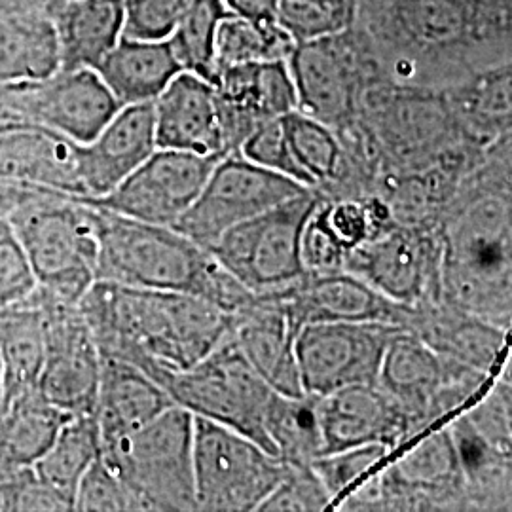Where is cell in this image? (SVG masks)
Wrapping results in <instances>:
<instances>
[{
    "label": "cell",
    "mask_w": 512,
    "mask_h": 512,
    "mask_svg": "<svg viewBox=\"0 0 512 512\" xmlns=\"http://www.w3.org/2000/svg\"><path fill=\"white\" fill-rule=\"evenodd\" d=\"M52 21L59 69H97L124 37V0H69Z\"/></svg>",
    "instance_id": "30"
},
{
    "label": "cell",
    "mask_w": 512,
    "mask_h": 512,
    "mask_svg": "<svg viewBox=\"0 0 512 512\" xmlns=\"http://www.w3.org/2000/svg\"><path fill=\"white\" fill-rule=\"evenodd\" d=\"M490 374L429 348L410 330L389 340L376 385L403 412L410 439L452 414L488 384Z\"/></svg>",
    "instance_id": "8"
},
{
    "label": "cell",
    "mask_w": 512,
    "mask_h": 512,
    "mask_svg": "<svg viewBox=\"0 0 512 512\" xmlns=\"http://www.w3.org/2000/svg\"><path fill=\"white\" fill-rule=\"evenodd\" d=\"M156 384L192 416L230 427L272 454L264 418L274 389L256 374L228 336L200 363L164 374Z\"/></svg>",
    "instance_id": "9"
},
{
    "label": "cell",
    "mask_w": 512,
    "mask_h": 512,
    "mask_svg": "<svg viewBox=\"0 0 512 512\" xmlns=\"http://www.w3.org/2000/svg\"><path fill=\"white\" fill-rule=\"evenodd\" d=\"M296 327L272 293L255 298L230 315L228 338L256 374L283 395H304L294 355Z\"/></svg>",
    "instance_id": "22"
},
{
    "label": "cell",
    "mask_w": 512,
    "mask_h": 512,
    "mask_svg": "<svg viewBox=\"0 0 512 512\" xmlns=\"http://www.w3.org/2000/svg\"><path fill=\"white\" fill-rule=\"evenodd\" d=\"M188 0H124V37L169 40L177 31Z\"/></svg>",
    "instance_id": "45"
},
{
    "label": "cell",
    "mask_w": 512,
    "mask_h": 512,
    "mask_svg": "<svg viewBox=\"0 0 512 512\" xmlns=\"http://www.w3.org/2000/svg\"><path fill=\"white\" fill-rule=\"evenodd\" d=\"M46 315V357L40 393L57 408L76 414L95 406L101 353L78 306L63 304L38 291Z\"/></svg>",
    "instance_id": "18"
},
{
    "label": "cell",
    "mask_w": 512,
    "mask_h": 512,
    "mask_svg": "<svg viewBox=\"0 0 512 512\" xmlns=\"http://www.w3.org/2000/svg\"><path fill=\"white\" fill-rule=\"evenodd\" d=\"M37 287V277L14 230L0 236V310L29 298Z\"/></svg>",
    "instance_id": "47"
},
{
    "label": "cell",
    "mask_w": 512,
    "mask_h": 512,
    "mask_svg": "<svg viewBox=\"0 0 512 512\" xmlns=\"http://www.w3.org/2000/svg\"><path fill=\"white\" fill-rule=\"evenodd\" d=\"M230 16L249 19L256 23H274L277 21L279 0H222Z\"/></svg>",
    "instance_id": "49"
},
{
    "label": "cell",
    "mask_w": 512,
    "mask_h": 512,
    "mask_svg": "<svg viewBox=\"0 0 512 512\" xmlns=\"http://www.w3.org/2000/svg\"><path fill=\"white\" fill-rule=\"evenodd\" d=\"M511 135L465 175L439 222L440 300L511 332Z\"/></svg>",
    "instance_id": "2"
},
{
    "label": "cell",
    "mask_w": 512,
    "mask_h": 512,
    "mask_svg": "<svg viewBox=\"0 0 512 512\" xmlns=\"http://www.w3.org/2000/svg\"><path fill=\"white\" fill-rule=\"evenodd\" d=\"M357 0H279L277 23L296 44L348 31Z\"/></svg>",
    "instance_id": "40"
},
{
    "label": "cell",
    "mask_w": 512,
    "mask_h": 512,
    "mask_svg": "<svg viewBox=\"0 0 512 512\" xmlns=\"http://www.w3.org/2000/svg\"><path fill=\"white\" fill-rule=\"evenodd\" d=\"M439 226L395 224L349 255L346 272L359 275L389 300L420 308L440 300Z\"/></svg>",
    "instance_id": "15"
},
{
    "label": "cell",
    "mask_w": 512,
    "mask_h": 512,
    "mask_svg": "<svg viewBox=\"0 0 512 512\" xmlns=\"http://www.w3.org/2000/svg\"><path fill=\"white\" fill-rule=\"evenodd\" d=\"M71 414L50 403L40 389L4 404L0 456L12 471L33 467L52 446Z\"/></svg>",
    "instance_id": "34"
},
{
    "label": "cell",
    "mask_w": 512,
    "mask_h": 512,
    "mask_svg": "<svg viewBox=\"0 0 512 512\" xmlns=\"http://www.w3.org/2000/svg\"><path fill=\"white\" fill-rule=\"evenodd\" d=\"M287 63L298 110L336 131L355 122L366 88L380 82L353 27L332 37L296 44Z\"/></svg>",
    "instance_id": "12"
},
{
    "label": "cell",
    "mask_w": 512,
    "mask_h": 512,
    "mask_svg": "<svg viewBox=\"0 0 512 512\" xmlns=\"http://www.w3.org/2000/svg\"><path fill=\"white\" fill-rule=\"evenodd\" d=\"M0 215L23 247L38 291L78 306L95 283L92 207L54 190L0 183Z\"/></svg>",
    "instance_id": "5"
},
{
    "label": "cell",
    "mask_w": 512,
    "mask_h": 512,
    "mask_svg": "<svg viewBox=\"0 0 512 512\" xmlns=\"http://www.w3.org/2000/svg\"><path fill=\"white\" fill-rule=\"evenodd\" d=\"M336 511H469L450 427L433 431L334 501Z\"/></svg>",
    "instance_id": "7"
},
{
    "label": "cell",
    "mask_w": 512,
    "mask_h": 512,
    "mask_svg": "<svg viewBox=\"0 0 512 512\" xmlns=\"http://www.w3.org/2000/svg\"><path fill=\"white\" fill-rule=\"evenodd\" d=\"M323 454L384 444L391 452L410 440L399 406L376 384L349 385L319 397Z\"/></svg>",
    "instance_id": "23"
},
{
    "label": "cell",
    "mask_w": 512,
    "mask_h": 512,
    "mask_svg": "<svg viewBox=\"0 0 512 512\" xmlns=\"http://www.w3.org/2000/svg\"><path fill=\"white\" fill-rule=\"evenodd\" d=\"M401 327L384 323H310L294 338L302 391L315 397L376 384L385 349Z\"/></svg>",
    "instance_id": "16"
},
{
    "label": "cell",
    "mask_w": 512,
    "mask_h": 512,
    "mask_svg": "<svg viewBox=\"0 0 512 512\" xmlns=\"http://www.w3.org/2000/svg\"><path fill=\"white\" fill-rule=\"evenodd\" d=\"M59 69L50 16L0 8V84L40 80Z\"/></svg>",
    "instance_id": "33"
},
{
    "label": "cell",
    "mask_w": 512,
    "mask_h": 512,
    "mask_svg": "<svg viewBox=\"0 0 512 512\" xmlns=\"http://www.w3.org/2000/svg\"><path fill=\"white\" fill-rule=\"evenodd\" d=\"M317 202L308 190L224 232L207 251L253 293H274L304 275L300 243Z\"/></svg>",
    "instance_id": "11"
},
{
    "label": "cell",
    "mask_w": 512,
    "mask_h": 512,
    "mask_svg": "<svg viewBox=\"0 0 512 512\" xmlns=\"http://www.w3.org/2000/svg\"><path fill=\"white\" fill-rule=\"evenodd\" d=\"M4 122L18 120L52 129L78 145L97 137L120 103L95 69H57L16 84H0Z\"/></svg>",
    "instance_id": "13"
},
{
    "label": "cell",
    "mask_w": 512,
    "mask_h": 512,
    "mask_svg": "<svg viewBox=\"0 0 512 512\" xmlns=\"http://www.w3.org/2000/svg\"><path fill=\"white\" fill-rule=\"evenodd\" d=\"M266 437L275 458L283 463L311 465L323 456L319 397L283 395L274 391L264 418Z\"/></svg>",
    "instance_id": "35"
},
{
    "label": "cell",
    "mask_w": 512,
    "mask_h": 512,
    "mask_svg": "<svg viewBox=\"0 0 512 512\" xmlns=\"http://www.w3.org/2000/svg\"><path fill=\"white\" fill-rule=\"evenodd\" d=\"M511 357H507V366L492 385L490 393L482 397L480 403L469 408L465 418L475 425L476 431L501 448L511 452L512 429V380Z\"/></svg>",
    "instance_id": "44"
},
{
    "label": "cell",
    "mask_w": 512,
    "mask_h": 512,
    "mask_svg": "<svg viewBox=\"0 0 512 512\" xmlns=\"http://www.w3.org/2000/svg\"><path fill=\"white\" fill-rule=\"evenodd\" d=\"M78 308L103 357L128 361L154 382L200 363L230 329V315L200 296L109 281H95Z\"/></svg>",
    "instance_id": "3"
},
{
    "label": "cell",
    "mask_w": 512,
    "mask_h": 512,
    "mask_svg": "<svg viewBox=\"0 0 512 512\" xmlns=\"http://www.w3.org/2000/svg\"><path fill=\"white\" fill-rule=\"evenodd\" d=\"M308 190L232 152L213 167L202 192L173 224V230L207 251L230 228Z\"/></svg>",
    "instance_id": "14"
},
{
    "label": "cell",
    "mask_w": 512,
    "mask_h": 512,
    "mask_svg": "<svg viewBox=\"0 0 512 512\" xmlns=\"http://www.w3.org/2000/svg\"><path fill=\"white\" fill-rule=\"evenodd\" d=\"M173 401L141 368L101 355L93 414L101 444L120 439L160 416Z\"/></svg>",
    "instance_id": "26"
},
{
    "label": "cell",
    "mask_w": 512,
    "mask_h": 512,
    "mask_svg": "<svg viewBox=\"0 0 512 512\" xmlns=\"http://www.w3.org/2000/svg\"><path fill=\"white\" fill-rule=\"evenodd\" d=\"M120 107L154 103L167 84L184 71L169 40H122L95 69Z\"/></svg>",
    "instance_id": "28"
},
{
    "label": "cell",
    "mask_w": 512,
    "mask_h": 512,
    "mask_svg": "<svg viewBox=\"0 0 512 512\" xmlns=\"http://www.w3.org/2000/svg\"><path fill=\"white\" fill-rule=\"evenodd\" d=\"M0 183L82 198L80 145L29 122H0Z\"/></svg>",
    "instance_id": "21"
},
{
    "label": "cell",
    "mask_w": 512,
    "mask_h": 512,
    "mask_svg": "<svg viewBox=\"0 0 512 512\" xmlns=\"http://www.w3.org/2000/svg\"><path fill=\"white\" fill-rule=\"evenodd\" d=\"M458 450L469 511H511V452H503L465 418L448 423Z\"/></svg>",
    "instance_id": "32"
},
{
    "label": "cell",
    "mask_w": 512,
    "mask_h": 512,
    "mask_svg": "<svg viewBox=\"0 0 512 512\" xmlns=\"http://www.w3.org/2000/svg\"><path fill=\"white\" fill-rule=\"evenodd\" d=\"M88 205L97 238L95 281L194 294L228 315L255 298L256 293L228 274L209 251L181 232Z\"/></svg>",
    "instance_id": "4"
},
{
    "label": "cell",
    "mask_w": 512,
    "mask_h": 512,
    "mask_svg": "<svg viewBox=\"0 0 512 512\" xmlns=\"http://www.w3.org/2000/svg\"><path fill=\"white\" fill-rule=\"evenodd\" d=\"M406 330L414 332L440 355L492 374L509 332L439 300L414 308Z\"/></svg>",
    "instance_id": "27"
},
{
    "label": "cell",
    "mask_w": 512,
    "mask_h": 512,
    "mask_svg": "<svg viewBox=\"0 0 512 512\" xmlns=\"http://www.w3.org/2000/svg\"><path fill=\"white\" fill-rule=\"evenodd\" d=\"M351 27L395 86L444 92L512 63V0H357Z\"/></svg>",
    "instance_id": "1"
},
{
    "label": "cell",
    "mask_w": 512,
    "mask_h": 512,
    "mask_svg": "<svg viewBox=\"0 0 512 512\" xmlns=\"http://www.w3.org/2000/svg\"><path fill=\"white\" fill-rule=\"evenodd\" d=\"M391 450L384 444H366L323 454L311 461V469L321 478L329 490L332 503L351 486H355L363 476L368 475L380 461H384Z\"/></svg>",
    "instance_id": "42"
},
{
    "label": "cell",
    "mask_w": 512,
    "mask_h": 512,
    "mask_svg": "<svg viewBox=\"0 0 512 512\" xmlns=\"http://www.w3.org/2000/svg\"><path fill=\"white\" fill-rule=\"evenodd\" d=\"M101 452V437L93 410L71 414L52 446L33 465L40 480L65 495L74 509V494L84 473Z\"/></svg>",
    "instance_id": "36"
},
{
    "label": "cell",
    "mask_w": 512,
    "mask_h": 512,
    "mask_svg": "<svg viewBox=\"0 0 512 512\" xmlns=\"http://www.w3.org/2000/svg\"><path fill=\"white\" fill-rule=\"evenodd\" d=\"M156 147L200 156H226L219 97L213 82L181 71L154 103Z\"/></svg>",
    "instance_id": "24"
},
{
    "label": "cell",
    "mask_w": 512,
    "mask_h": 512,
    "mask_svg": "<svg viewBox=\"0 0 512 512\" xmlns=\"http://www.w3.org/2000/svg\"><path fill=\"white\" fill-rule=\"evenodd\" d=\"M226 16L230 14L222 0H188L181 23L169 38L184 71L215 80V38Z\"/></svg>",
    "instance_id": "39"
},
{
    "label": "cell",
    "mask_w": 512,
    "mask_h": 512,
    "mask_svg": "<svg viewBox=\"0 0 512 512\" xmlns=\"http://www.w3.org/2000/svg\"><path fill=\"white\" fill-rule=\"evenodd\" d=\"M194 490L202 512H256L285 475L287 463L255 440L194 416Z\"/></svg>",
    "instance_id": "10"
},
{
    "label": "cell",
    "mask_w": 512,
    "mask_h": 512,
    "mask_svg": "<svg viewBox=\"0 0 512 512\" xmlns=\"http://www.w3.org/2000/svg\"><path fill=\"white\" fill-rule=\"evenodd\" d=\"M156 148L152 103L120 107L95 139L80 145L82 198L109 194L148 160Z\"/></svg>",
    "instance_id": "25"
},
{
    "label": "cell",
    "mask_w": 512,
    "mask_h": 512,
    "mask_svg": "<svg viewBox=\"0 0 512 512\" xmlns=\"http://www.w3.org/2000/svg\"><path fill=\"white\" fill-rule=\"evenodd\" d=\"M226 152H238L253 129L298 109L287 59L226 67L215 76Z\"/></svg>",
    "instance_id": "20"
},
{
    "label": "cell",
    "mask_w": 512,
    "mask_h": 512,
    "mask_svg": "<svg viewBox=\"0 0 512 512\" xmlns=\"http://www.w3.org/2000/svg\"><path fill=\"white\" fill-rule=\"evenodd\" d=\"M12 511H74L73 503L38 478L33 467H23L12 478Z\"/></svg>",
    "instance_id": "48"
},
{
    "label": "cell",
    "mask_w": 512,
    "mask_h": 512,
    "mask_svg": "<svg viewBox=\"0 0 512 512\" xmlns=\"http://www.w3.org/2000/svg\"><path fill=\"white\" fill-rule=\"evenodd\" d=\"M46 357V315L37 291L0 310L2 406L38 389Z\"/></svg>",
    "instance_id": "29"
},
{
    "label": "cell",
    "mask_w": 512,
    "mask_h": 512,
    "mask_svg": "<svg viewBox=\"0 0 512 512\" xmlns=\"http://www.w3.org/2000/svg\"><path fill=\"white\" fill-rule=\"evenodd\" d=\"M219 160V156L156 148L109 194L80 200L122 217L173 228L198 198Z\"/></svg>",
    "instance_id": "17"
},
{
    "label": "cell",
    "mask_w": 512,
    "mask_h": 512,
    "mask_svg": "<svg viewBox=\"0 0 512 512\" xmlns=\"http://www.w3.org/2000/svg\"><path fill=\"white\" fill-rule=\"evenodd\" d=\"M511 76L512 63H503L442 92L461 133L476 147H492L511 135Z\"/></svg>",
    "instance_id": "31"
},
{
    "label": "cell",
    "mask_w": 512,
    "mask_h": 512,
    "mask_svg": "<svg viewBox=\"0 0 512 512\" xmlns=\"http://www.w3.org/2000/svg\"><path fill=\"white\" fill-rule=\"evenodd\" d=\"M332 505V497L311 465L287 463L285 475L256 512H321Z\"/></svg>",
    "instance_id": "43"
},
{
    "label": "cell",
    "mask_w": 512,
    "mask_h": 512,
    "mask_svg": "<svg viewBox=\"0 0 512 512\" xmlns=\"http://www.w3.org/2000/svg\"><path fill=\"white\" fill-rule=\"evenodd\" d=\"M294 48L296 42L277 21L256 23L226 16L215 38V76L222 69L234 65L289 59Z\"/></svg>",
    "instance_id": "38"
},
{
    "label": "cell",
    "mask_w": 512,
    "mask_h": 512,
    "mask_svg": "<svg viewBox=\"0 0 512 512\" xmlns=\"http://www.w3.org/2000/svg\"><path fill=\"white\" fill-rule=\"evenodd\" d=\"M296 330L310 323H384L406 329L412 311L351 272L304 274L274 291Z\"/></svg>",
    "instance_id": "19"
},
{
    "label": "cell",
    "mask_w": 512,
    "mask_h": 512,
    "mask_svg": "<svg viewBox=\"0 0 512 512\" xmlns=\"http://www.w3.org/2000/svg\"><path fill=\"white\" fill-rule=\"evenodd\" d=\"M281 118L264 122L258 128L253 129L251 135L241 143L238 152L245 160L260 165L264 169H270L274 173H279L283 177H289L304 186L302 173L294 162L293 152L289 147Z\"/></svg>",
    "instance_id": "46"
},
{
    "label": "cell",
    "mask_w": 512,
    "mask_h": 512,
    "mask_svg": "<svg viewBox=\"0 0 512 512\" xmlns=\"http://www.w3.org/2000/svg\"><path fill=\"white\" fill-rule=\"evenodd\" d=\"M281 122L304 186L315 192L329 190L346 162L340 133L298 109L285 114Z\"/></svg>",
    "instance_id": "37"
},
{
    "label": "cell",
    "mask_w": 512,
    "mask_h": 512,
    "mask_svg": "<svg viewBox=\"0 0 512 512\" xmlns=\"http://www.w3.org/2000/svg\"><path fill=\"white\" fill-rule=\"evenodd\" d=\"M74 511L145 512L137 495L129 490L128 484L101 458V452L76 488Z\"/></svg>",
    "instance_id": "41"
},
{
    "label": "cell",
    "mask_w": 512,
    "mask_h": 512,
    "mask_svg": "<svg viewBox=\"0 0 512 512\" xmlns=\"http://www.w3.org/2000/svg\"><path fill=\"white\" fill-rule=\"evenodd\" d=\"M194 416L173 404L137 431L101 444V458L145 512H194Z\"/></svg>",
    "instance_id": "6"
}]
</instances>
